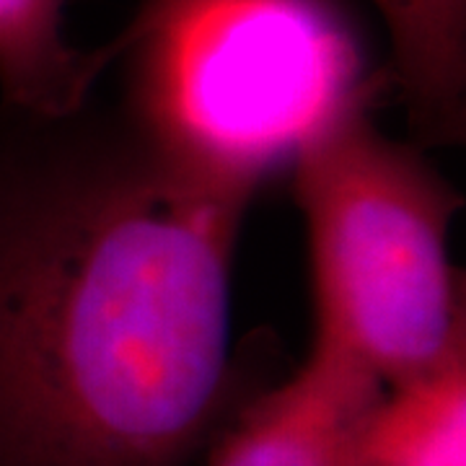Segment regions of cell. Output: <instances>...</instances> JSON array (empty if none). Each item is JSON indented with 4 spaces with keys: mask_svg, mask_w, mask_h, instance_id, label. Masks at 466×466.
<instances>
[{
    "mask_svg": "<svg viewBox=\"0 0 466 466\" xmlns=\"http://www.w3.org/2000/svg\"><path fill=\"white\" fill-rule=\"evenodd\" d=\"M192 0H146L127 26H143ZM381 16L386 67L420 148L456 146L466 135V0H368Z\"/></svg>",
    "mask_w": 466,
    "mask_h": 466,
    "instance_id": "cell-5",
    "label": "cell"
},
{
    "mask_svg": "<svg viewBox=\"0 0 466 466\" xmlns=\"http://www.w3.org/2000/svg\"><path fill=\"white\" fill-rule=\"evenodd\" d=\"M122 99L216 174L259 189L389 91L339 0H192L104 45Z\"/></svg>",
    "mask_w": 466,
    "mask_h": 466,
    "instance_id": "cell-2",
    "label": "cell"
},
{
    "mask_svg": "<svg viewBox=\"0 0 466 466\" xmlns=\"http://www.w3.org/2000/svg\"><path fill=\"white\" fill-rule=\"evenodd\" d=\"M112 66L66 36V0H0V106L63 115L84 106Z\"/></svg>",
    "mask_w": 466,
    "mask_h": 466,
    "instance_id": "cell-7",
    "label": "cell"
},
{
    "mask_svg": "<svg viewBox=\"0 0 466 466\" xmlns=\"http://www.w3.org/2000/svg\"><path fill=\"white\" fill-rule=\"evenodd\" d=\"M383 391L363 368L309 348L285 381L259 389L218 435L205 466H334L348 422Z\"/></svg>",
    "mask_w": 466,
    "mask_h": 466,
    "instance_id": "cell-4",
    "label": "cell"
},
{
    "mask_svg": "<svg viewBox=\"0 0 466 466\" xmlns=\"http://www.w3.org/2000/svg\"><path fill=\"white\" fill-rule=\"evenodd\" d=\"M306 226L311 348L407 381L466 348L449 233L464 198L415 143L383 135L370 106L319 133L290 167Z\"/></svg>",
    "mask_w": 466,
    "mask_h": 466,
    "instance_id": "cell-3",
    "label": "cell"
},
{
    "mask_svg": "<svg viewBox=\"0 0 466 466\" xmlns=\"http://www.w3.org/2000/svg\"><path fill=\"white\" fill-rule=\"evenodd\" d=\"M257 192L122 99L0 106V466H198L265 389L231 348Z\"/></svg>",
    "mask_w": 466,
    "mask_h": 466,
    "instance_id": "cell-1",
    "label": "cell"
},
{
    "mask_svg": "<svg viewBox=\"0 0 466 466\" xmlns=\"http://www.w3.org/2000/svg\"><path fill=\"white\" fill-rule=\"evenodd\" d=\"M334 466H466V348L383 386L348 422Z\"/></svg>",
    "mask_w": 466,
    "mask_h": 466,
    "instance_id": "cell-6",
    "label": "cell"
}]
</instances>
